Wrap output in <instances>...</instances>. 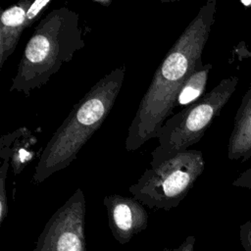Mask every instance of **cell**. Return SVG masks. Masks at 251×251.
I'll return each instance as SVG.
<instances>
[{"label": "cell", "instance_id": "obj_1", "mask_svg": "<svg viewBox=\"0 0 251 251\" xmlns=\"http://www.w3.org/2000/svg\"><path fill=\"white\" fill-rule=\"evenodd\" d=\"M216 6V0H209L199 9L156 69L128 126L126 151H135L156 138L173 115L184 81L203 63L202 53L215 23Z\"/></svg>", "mask_w": 251, "mask_h": 251}, {"label": "cell", "instance_id": "obj_2", "mask_svg": "<svg viewBox=\"0 0 251 251\" xmlns=\"http://www.w3.org/2000/svg\"><path fill=\"white\" fill-rule=\"evenodd\" d=\"M126 66L101 77L73 107L39 155L31 182L39 184L70 166L84 144L102 126L122 89Z\"/></svg>", "mask_w": 251, "mask_h": 251}, {"label": "cell", "instance_id": "obj_3", "mask_svg": "<svg viewBox=\"0 0 251 251\" xmlns=\"http://www.w3.org/2000/svg\"><path fill=\"white\" fill-rule=\"evenodd\" d=\"M84 45L78 14L65 6L51 10L26 42L10 91L28 96L41 88Z\"/></svg>", "mask_w": 251, "mask_h": 251}, {"label": "cell", "instance_id": "obj_4", "mask_svg": "<svg viewBox=\"0 0 251 251\" xmlns=\"http://www.w3.org/2000/svg\"><path fill=\"white\" fill-rule=\"evenodd\" d=\"M238 82L239 77L236 75L225 77L199 100L173 114L157 134L158 144L151 152L150 167L199 142L235 92Z\"/></svg>", "mask_w": 251, "mask_h": 251}, {"label": "cell", "instance_id": "obj_5", "mask_svg": "<svg viewBox=\"0 0 251 251\" xmlns=\"http://www.w3.org/2000/svg\"><path fill=\"white\" fill-rule=\"evenodd\" d=\"M204 169L203 153L187 149L155 167L147 168L128 187V191L150 209L170 211L180 204Z\"/></svg>", "mask_w": 251, "mask_h": 251}, {"label": "cell", "instance_id": "obj_6", "mask_svg": "<svg viewBox=\"0 0 251 251\" xmlns=\"http://www.w3.org/2000/svg\"><path fill=\"white\" fill-rule=\"evenodd\" d=\"M85 216L86 200L76 188L47 221L32 251H87Z\"/></svg>", "mask_w": 251, "mask_h": 251}, {"label": "cell", "instance_id": "obj_7", "mask_svg": "<svg viewBox=\"0 0 251 251\" xmlns=\"http://www.w3.org/2000/svg\"><path fill=\"white\" fill-rule=\"evenodd\" d=\"M103 204L110 230L119 243L129 242L134 235L147 228L149 215L144 205L134 197L110 194L104 197Z\"/></svg>", "mask_w": 251, "mask_h": 251}, {"label": "cell", "instance_id": "obj_8", "mask_svg": "<svg viewBox=\"0 0 251 251\" xmlns=\"http://www.w3.org/2000/svg\"><path fill=\"white\" fill-rule=\"evenodd\" d=\"M227 158L240 162L251 159V83L234 116L227 143Z\"/></svg>", "mask_w": 251, "mask_h": 251}, {"label": "cell", "instance_id": "obj_9", "mask_svg": "<svg viewBox=\"0 0 251 251\" xmlns=\"http://www.w3.org/2000/svg\"><path fill=\"white\" fill-rule=\"evenodd\" d=\"M30 0H22L1 13L0 18V69L14 53L25 27V15Z\"/></svg>", "mask_w": 251, "mask_h": 251}, {"label": "cell", "instance_id": "obj_10", "mask_svg": "<svg viewBox=\"0 0 251 251\" xmlns=\"http://www.w3.org/2000/svg\"><path fill=\"white\" fill-rule=\"evenodd\" d=\"M36 143L37 138L26 126H21L1 136L0 145L6 146L10 152L11 168L15 176L20 175L35 159Z\"/></svg>", "mask_w": 251, "mask_h": 251}, {"label": "cell", "instance_id": "obj_11", "mask_svg": "<svg viewBox=\"0 0 251 251\" xmlns=\"http://www.w3.org/2000/svg\"><path fill=\"white\" fill-rule=\"evenodd\" d=\"M212 68L211 63H202L191 73L177 94L176 107L182 106L185 108L199 100L206 93L205 89Z\"/></svg>", "mask_w": 251, "mask_h": 251}, {"label": "cell", "instance_id": "obj_12", "mask_svg": "<svg viewBox=\"0 0 251 251\" xmlns=\"http://www.w3.org/2000/svg\"><path fill=\"white\" fill-rule=\"evenodd\" d=\"M0 225L8 216V195L6 182L8 177V170L11 167V156L8 148L0 145Z\"/></svg>", "mask_w": 251, "mask_h": 251}, {"label": "cell", "instance_id": "obj_13", "mask_svg": "<svg viewBox=\"0 0 251 251\" xmlns=\"http://www.w3.org/2000/svg\"><path fill=\"white\" fill-rule=\"evenodd\" d=\"M51 0H35L31 2L30 6L28 7L25 15V27L31 26L34 23H36L43 11L49 6ZM40 21V20H39Z\"/></svg>", "mask_w": 251, "mask_h": 251}, {"label": "cell", "instance_id": "obj_14", "mask_svg": "<svg viewBox=\"0 0 251 251\" xmlns=\"http://www.w3.org/2000/svg\"><path fill=\"white\" fill-rule=\"evenodd\" d=\"M239 241L245 251H251V221L239 226Z\"/></svg>", "mask_w": 251, "mask_h": 251}, {"label": "cell", "instance_id": "obj_15", "mask_svg": "<svg viewBox=\"0 0 251 251\" xmlns=\"http://www.w3.org/2000/svg\"><path fill=\"white\" fill-rule=\"evenodd\" d=\"M231 184L235 187L251 190V167L240 173Z\"/></svg>", "mask_w": 251, "mask_h": 251}, {"label": "cell", "instance_id": "obj_16", "mask_svg": "<svg viewBox=\"0 0 251 251\" xmlns=\"http://www.w3.org/2000/svg\"><path fill=\"white\" fill-rule=\"evenodd\" d=\"M196 238L193 235L187 236L177 247L171 249L170 251H194Z\"/></svg>", "mask_w": 251, "mask_h": 251}, {"label": "cell", "instance_id": "obj_17", "mask_svg": "<svg viewBox=\"0 0 251 251\" xmlns=\"http://www.w3.org/2000/svg\"><path fill=\"white\" fill-rule=\"evenodd\" d=\"M95 2H97L99 4H102V5H109V4H111V1H98V0H95Z\"/></svg>", "mask_w": 251, "mask_h": 251}]
</instances>
